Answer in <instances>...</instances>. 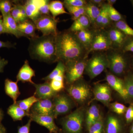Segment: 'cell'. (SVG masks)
<instances>
[{
	"instance_id": "cell-1",
	"label": "cell",
	"mask_w": 133,
	"mask_h": 133,
	"mask_svg": "<svg viewBox=\"0 0 133 133\" xmlns=\"http://www.w3.org/2000/svg\"><path fill=\"white\" fill-rule=\"evenodd\" d=\"M55 44L58 61L65 63L72 60L86 58L85 48L76 33L69 30L58 33L55 37Z\"/></svg>"
},
{
	"instance_id": "cell-2",
	"label": "cell",
	"mask_w": 133,
	"mask_h": 133,
	"mask_svg": "<svg viewBox=\"0 0 133 133\" xmlns=\"http://www.w3.org/2000/svg\"><path fill=\"white\" fill-rule=\"evenodd\" d=\"M55 37L42 35L29 38L28 51L31 58L48 64L58 62L56 54Z\"/></svg>"
},
{
	"instance_id": "cell-3",
	"label": "cell",
	"mask_w": 133,
	"mask_h": 133,
	"mask_svg": "<svg viewBox=\"0 0 133 133\" xmlns=\"http://www.w3.org/2000/svg\"><path fill=\"white\" fill-rule=\"evenodd\" d=\"M87 110L84 107L77 108L62 119L63 133H82Z\"/></svg>"
},
{
	"instance_id": "cell-4",
	"label": "cell",
	"mask_w": 133,
	"mask_h": 133,
	"mask_svg": "<svg viewBox=\"0 0 133 133\" xmlns=\"http://www.w3.org/2000/svg\"><path fill=\"white\" fill-rule=\"evenodd\" d=\"M66 91L73 100L80 105L85 104L91 97L90 86L81 79L68 85Z\"/></svg>"
},
{
	"instance_id": "cell-5",
	"label": "cell",
	"mask_w": 133,
	"mask_h": 133,
	"mask_svg": "<svg viewBox=\"0 0 133 133\" xmlns=\"http://www.w3.org/2000/svg\"><path fill=\"white\" fill-rule=\"evenodd\" d=\"M108 67L107 55L96 53L87 61L84 72L92 79L101 74Z\"/></svg>"
},
{
	"instance_id": "cell-6",
	"label": "cell",
	"mask_w": 133,
	"mask_h": 133,
	"mask_svg": "<svg viewBox=\"0 0 133 133\" xmlns=\"http://www.w3.org/2000/svg\"><path fill=\"white\" fill-rule=\"evenodd\" d=\"M85 58L72 60L65 63L64 79L67 85L81 79L85 69Z\"/></svg>"
},
{
	"instance_id": "cell-7",
	"label": "cell",
	"mask_w": 133,
	"mask_h": 133,
	"mask_svg": "<svg viewBox=\"0 0 133 133\" xmlns=\"http://www.w3.org/2000/svg\"><path fill=\"white\" fill-rule=\"evenodd\" d=\"M58 93L52 99L55 118L69 113L75 105V101L69 94L64 92Z\"/></svg>"
},
{
	"instance_id": "cell-8",
	"label": "cell",
	"mask_w": 133,
	"mask_h": 133,
	"mask_svg": "<svg viewBox=\"0 0 133 133\" xmlns=\"http://www.w3.org/2000/svg\"><path fill=\"white\" fill-rule=\"evenodd\" d=\"M108 67L112 74L116 76L123 75L127 68V58L121 52H114L107 55Z\"/></svg>"
},
{
	"instance_id": "cell-9",
	"label": "cell",
	"mask_w": 133,
	"mask_h": 133,
	"mask_svg": "<svg viewBox=\"0 0 133 133\" xmlns=\"http://www.w3.org/2000/svg\"><path fill=\"white\" fill-rule=\"evenodd\" d=\"M57 21L51 16H42L36 21L35 24L36 29L40 30L43 36L57 35L58 33L57 25Z\"/></svg>"
},
{
	"instance_id": "cell-10",
	"label": "cell",
	"mask_w": 133,
	"mask_h": 133,
	"mask_svg": "<svg viewBox=\"0 0 133 133\" xmlns=\"http://www.w3.org/2000/svg\"><path fill=\"white\" fill-rule=\"evenodd\" d=\"M105 133H125V124L118 115L110 113L104 121Z\"/></svg>"
},
{
	"instance_id": "cell-11",
	"label": "cell",
	"mask_w": 133,
	"mask_h": 133,
	"mask_svg": "<svg viewBox=\"0 0 133 133\" xmlns=\"http://www.w3.org/2000/svg\"><path fill=\"white\" fill-rule=\"evenodd\" d=\"M112 45L108 32L98 31L94 34L90 48L87 53L86 57L91 51L107 50Z\"/></svg>"
},
{
	"instance_id": "cell-12",
	"label": "cell",
	"mask_w": 133,
	"mask_h": 133,
	"mask_svg": "<svg viewBox=\"0 0 133 133\" xmlns=\"http://www.w3.org/2000/svg\"><path fill=\"white\" fill-rule=\"evenodd\" d=\"M105 80L111 88L116 91L125 101L129 102L130 101L131 99L126 90L124 79L109 72L106 75Z\"/></svg>"
},
{
	"instance_id": "cell-13",
	"label": "cell",
	"mask_w": 133,
	"mask_h": 133,
	"mask_svg": "<svg viewBox=\"0 0 133 133\" xmlns=\"http://www.w3.org/2000/svg\"><path fill=\"white\" fill-rule=\"evenodd\" d=\"M94 99L103 104L109 107L112 101L111 88L108 84L97 83L94 87Z\"/></svg>"
},
{
	"instance_id": "cell-14",
	"label": "cell",
	"mask_w": 133,
	"mask_h": 133,
	"mask_svg": "<svg viewBox=\"0 0 133 133\" xmlns=\"http://www.w3.org/2000/svg\"><path fill=\"white\" fill-rule=\"evenodd\" d=\"M29 117L32 121L45 127L51 133H62V131L55 124L53 116L48 115H39L30 114Z\"/></svg>"
},
{
	"instance_id": "cell-15",
	"label": "cell",
	"mask_w": 133,
	"mask_h": 133,
	"mask_svg": "<svg viewBox=\"0 0 133 133\" xmlns=\"http://www.w3.org/2000/svg\"><path fill=\"white\" fill-rule=\"evenodd\" d=\"M30 114L51 115L54 117V104L52 99L39 100L31 108Z\"/></svg>"
},
{
	"instance_id": "cell-16",
	"label": "cell",
	"mask_w": 133,
	"mask_h": 133,
	"mask_svg": "<svg viewBox=\"0 0 133 133\" xmlns=\"http://www.w3.org/2000/svg\"><path fill=\"white\" fill-rule=\"evenodd\" d=\"M33 85L35 88L34 95L39 100L52 99L58 92L53 90L49 82H45L42 84L34 83Z\"/></svg>"
},
{
	"instance_id": "cell-17",
	"label": "cell",
	"mask_w": 133,
	"mask_h": 133,
	"mask_svg": "<svg viewBox=\"0 0 133 133\" xmlns=\"http://www.w3.org/2000/svg\"><path fill=\"white\" fill-rule=\"evenodd\" d=\"M41 2L42 0H29L24 5L27 16L35 23L42 16L39 10Z\"/></svg>"
},
{
	"instance_id": "cell-18",
	"label": "cell",
	"mask_w": 133,
	"mask_h": 133,
	"mask_svg": "<svg viewBox=\"0 0 133 133\" xmlns=\"http://www.w3.org/2000/svg\"><path fill=\"white\" fill-rule=\"evenodd\" d=\"M35 76V71L30 65L28 60H25L24 64L18 72L16 76L17 82L21 81L22 83H29L32 85L34 84L32 79Z\"/></svg>"
},
{
	"instance_id": "cell-19",
	"label": "cell",
	"mask_w": 133,
	"mask_h": 133,
	"mask_svg": "<svg viewBox=\"0 0 133 133\" xmlns=\"http://www.w3.org/2000/svg\"><path fill=\"white\" fill-rule=\"evenodd\" d=\"M6 33L14 35L17 38L24 37L28 38V37L19 31L17 23L12 17L10 14L2 16Z\"/></svg>"
},
{
	"instance_id": "cell-20",
	"label": "cell",
	"mask_w": 133,
	"mask_h": 133,
	"mask_svg": "<svg viewBox=\"0 0 133 133\" xmlns=\"http://www.w3.org/2000/svg\"><path fill=\"white\" fill-rule=\"evenodd\" d=\"M101 115L98 105L95 103L92 104L86 112L85 124L87 130L98 119Z\"/></svg>"
},
{
	"instance_id": "cell-21",
	"label": "cell",
	"mask_w": 133,
	"mask_h": 133,
	"mask_svg": "<svg viewBox=\"0 0 133 133\" xmlns=\"http://www.w3.org/2000/svg\"><path fill=\"white\" fill-rule=\"evenodd\" d=\"M108 33L112 45L122 47L127 40V36L116 27L111 29Z\"/></svg>"
},
{
	"instance_id": "cell-22",
	"label": "cell",
	"mask_w": 133,
	"mask_h": 133,
	"mask_svg": "<svg viewBox=\"0 0 133 133\" xmlns=\"http://www.w3.org/2000/svg\"><path fill=\"white\" fill-rule=\"evenodd\" d=\"M19 31L28 37V39L37 37L35 24L31 20H27L17 24Z\"/></svg>"
},
{
	"instance_id": "cell-23",
	"label": "cell",
	"mask_w": 133,
	"mask_h": 133,
	"mask_svg": "<svg viewBox=\"0 0 133 133\" xmlns=\"http://www.w3.org/2000/svg\"><path fill=\"white\" fill-rule=\"evenodd\" d=\"M17 83V81L14 82L9 79H6L5 80V93L12 99L14 103H16L17 99L21 94Z\"/></svg>"
},
{
	"instance_id": "cell-24",
	"label": "cell",
	"mask_w": 133,
	"mask_h": 133,
	"mask_svg": "<svg viewBox=\"0 0 133 133\" xmlns=\"http://www.w3.org/2000/svg\"><path fill=\"white\" fill-rule=\"evenodd\" d=\"M91 23L88 17L85 15H83L74 21L69 30L76 33L81 30L88 29Z\"/></svg>"
},
{
	"instance_id": "cell-25",
	"label": "cell",
	"mask_w": 133,
	"mask_h": 133,
	"mask_svg": "<svg viewBox=\"0 0 133 133\" xmlns=\"http://www.w3.org/2000/svg\"><path fill=\"white\" fill-rule=\"evenodd\" d=\"M76 34L79 40L84 45L87 52L90 48L95 33L87 29L78 31Z\"/></svg>"
},
{
	"instance_id": "cell-26",
	"label": "cell",
	"mask_w": 133,
	"mask_h": 133,
	"mask_svg": "<svg viewBox=\"0 0 133 133\" xmlns=\"http://www.w3.org/2000/svg\"><path fill=\"white\" fill-rule=\"evenodd\" d=\"M7 112L14 121H21L25 116H29L30 114L25 111L16 103H14L8 108Z\"/></svg>"
},
{
	"instance_id": "cell-27",
	"label": "cell",
	"mask_w": 133,
	"mask_h": 133,
	"mask_svg": "<svg viewBox=\"0 0 133 133\" xmlns=\"http://www.w3.org/2000/svg\"><path fill=\"white\" fill-rule=\"evenodd\" d=\"M49 10L50 13L52 15L54 19L59 15L68 14L64 9L63 3L59 1H54L50 2L49 3Z\"/></svg>"
},
{
	"instance_id": "cell-28",
	"label": "cell",
	"mask_w": 133,
	"mask_h": 133,
	"mask_svg": "<svg viewBox=\"0 0 133 133\" xmlns=\"http://www.w3.org/2000/svg\"><path fill=\"white\" fill-rule=\"evenodd\" d=\"M90 2L85 6V15L90 19L91 23L95 24L96 19L99 15L101 11L98 7Z\"/></svg>"
},
{
	"instance_id": "cell-29",
	"label": "cell",
	"mask_w": 133,
	"mask_h": 133,
	"mask_svg": "<svg viewBox=\"0 0 133 133\" xmlns=\"http://www.w3.org/2000/svg\"><path fill=\"white\" fill-rule=\"evenodd\" d=\"M39 100V99L33 95L24 99L17 101L16 103L19 107L30 114L31 108L36 102Z\"/></svg>"
},
{
	"instance_id": "cell-30",
	"label": "cell",
	"mask_w": 133,
	"mask_h": 133,
	"mask_svg": "<svg viewBox=\"0 0 133 133\" xmlns=\"http://www.w3.org/2000/svg\"><path fill=\"white\" fill-rule=\"evenodd\" d=\"M64 75L62 74L56 76L49 82L51 88L56 92H60L65 88Z\"/></svg>"
},
{
	"instance_id": "cell-31",
	"label": "cell",
	"mask_w": 133,
	"mask_h": 133,
	"mask_svg": "<svg viewBox=\"0 0 133 133\" xmlns=\"http://www.w3.org/2000/svg\"><path fill=\"white\" fill-rule=\"evenodd\" d=\"M65 65L64 63L62 61H58L56 68L50 74L45 77L43 78L42 79L45 81V82H50L56 76L61 74H65Z\"/></svg>"
},
{
	"instance_id": "cell-32",
	"label": "cell",
	"mask_w": 133,
	"mask_h": 133,
	"mask_svg": "<svg viewBox=\"0 0 133 133\" xmlns=\"http://www.w3.org/2000/svg\"><path fill=\"white\" fill-rule=\"evenodd\" d=\"M104 121L101 114L98 119L88 129V133H105Z\"/></svg>"
},
{
	"instance_id": "cell-33",
	"label": "cell",
	"mask_w": 133,
	"mask_h": 133,
	"mask_svg": "<svg viewBox=\"0 0 133 133\" xmlns=\"http://www.w3.org/2000/svg\"><path fill=\"white\" fill-rule=\"evenodd\" d=\"M126 90L131 99H133V73L129 72L124 79Z\"/></svg>"
},
{
	"instance_id": "cell-34",
	"label": "cell",
	"mask_w": 133,
	"mask_h": 133,
	"mask_svg": "<svg viewBox=\"0 0 133 133\" xmlns=\"http://www.w3.org/2000/svg\"><path fill=\"white\" fill-rule=\"evenodd\" d=\"M14 4L8 0H0V12L2 16L10 14L14 7Z\"/></svg>"
},
{
	"instance_id": "cell-35",
	"label": "cell",
	"mask_w": 133,
	"mask_h": 133,
	"mask_svg": "<svg viewBox=\"0 0 133 133\" xmlns=\"http://www.w3.org/2000/svg\"><path fill=\"white\" fill-rule=\"evenodd\" d=\"M115 27L122 31L127 36H130L133 38V29L124 21H120L116 23Z\"/></svg>"
},
{
	"instance_id": "cell-36",
	"label": "cell",
	"mask_w": 133,
	"mask_h": 133,
	"mask_svg": "<svg viewBox=\"0 0 133 133\" xmlns=\"http://www.w3.org/2000/svg\"><path fill=\"white\" fill-rule=\"evenodd\" d=\"M109 107L112 112L119 115L125 113L128 108L125 105L117 102L111 103Z\"/></svg>"
},
{
	"instance_id": "cell-37",
	"label": "cell",
	"mask_w": 133,
	"mask_h": 133,
	"mask_svg": "<svg viewBox=\"0 0 133 133\" xmlns=\"http://www.w3.org/2000/svg\"><path fill=\"white\" fill-rule=\"evenodd\" d=\"M108 12L111 21L117 22L122 20V16L113 6L109 5Z\"/></svg>"
},
{
	"instance_id": "cell-38",
	"label": "cell",
	"mask_w": 133,
	"mask_h": 133,
	"mask_svg": "<svg viewBox=\"0 0 133 133\" xmlns=\"http://www.w3.org/2000/svg\"><path fill=\"white\" fill-rule=\"evenodd\" d=\"M50 1L48 0H42L39 10L41 15H42L50 16L49 10Z\"/></svg>"
},
{
	"instance_id": "cell-39",
	"label": "cell",
	"mask_w": 133,
	"mask_h": 133,
	"mask_svg": "<svg viewBox=\"0 0 133 133\" xmlns=\"http://www.w3.org/2000/svg\"><path fill=\"white\" fill-rule=\"evenodd\" d=\"M10 14L17 24L21 22L19 4H14V7L11 11Z\"/></svg>"
},
{
	"instance_id": "cell-40",
	"label": "cell",
	"mask_w": 133,
	"mask_h": 133,
	"mask_svg": "<svg viewBox=\"0 0 133 133\" xmlns=\"http://www.w3.org/2000/svg\"><path fill=\"white\" fill-rule=\"evenodd\" d=\"M109 5L108 4H104L101 8V11L99 15L96 19L95 24L97 26L100 27L102 19L104 18L106 13L107 12Z\"/></svg>"
},
{
	"instance_id": "cell-41",
	"label": "cell",
	"mask_w": 133,
	"mask_h": 133,
	"mask_svg": "<svg viewBox=\"0 0 133 133\" xmlns=\"http://www.w3.org/2000/svg\"><path fill=\"white\" fill-rule=\"evenodd\" d=\"M63 3L64 5L74 7H84L87 3L84 0H65Z\"/></svg>"
},
{
	"instance_id": "cell-42",
	"label": "cell",
	"mask_w": 133,
	"mask_h": 133,
	"mask_svg": "<svg viewBox=\"0 0 133 133\" xmlns=\"http://www.w3.org/2000/svg\"><path fill=\"white\" fill-rule=\"evenodd\" d=\"M64 5L65 7L66 8V10H68L69 14L71 15L72 19L73 21H75L82 16L79 13L76 7L68 5Z\"/></svg>"
},
{
	"instance_id": "cell-43",
	"label": "cell",
	"mask_w": 133,
	"mask_h": 133,
	"mask_svg": "<svg viewBox=\"0 0 133 133\" xmlns=\"http://www.w3.org/2000/svg\"><path fill=\"white\" fill-rule=\"evenodd\" d=\"M126 124H129L133 122V104H131L127 108L125 113Z\"/></svg>"
},
{
	"instance_id": "cell-44",
	"label": "cell",
	"mask_w": 133,
	"mask_h": 133,
	"mask_svg": "<svg viewBox=\"0 0 133 133\" xmlns=\"http://www.w3.org/2000/svg\"><path fill=\"white\" fill-rule=\"evenodd\" d=\"M123 50L125 52L131 51L133 52V38L127 40L122 46Z\"/></svg>"
},
{
	"instance_id": "cell-45",
	"label": "cell",
	"mask_w": 133,
	"mask_h": 133,
	"mask_svg": "<svg viewBox=\"0 0 133 133\" xmlns=\"http://www.w3.org/2000/svg\"><path fill=\"white\" fill-rule=\"evenodd\" d=\"M32 120L30 119L27 124L24 125L19 127L17 133H30V126Z\"/></svg>"
},
{
	"instance_id": "cell-46",
	"label": "cell",
	"mask_w": 133,
	"mask_h": 133,
	"mask_svg": "<svg viewBox=\"0 0 133 133\" xmlns=\"http://www.w3.org/2000/svg\"><path fill=\"white\" fill-rule=\"evenodd\" d=\"M108 11L106 13L103 19H102L100 26L101 28H104L107 27L109 25V23L111 21V20L109 18V15H108Z\"/></svg>"
},
{
	"instance_id": "cell-47",
	"label": "cell",
	"mask_w": 133,
	"mask_h": 133,
	"mask_svg": "<svg viewBox=\"0 0 133 133\" xmlns=\"http://www.w3.org/2000/svg\"><path fill=\"white\" fill-rule=\"evenodd\" d=\"M15 46L14 44L12 43L9 41L4 42L0 41V49L3 48H15Z\"/></svg>"
},
{
	"instance_id": "cell-48",
	"label": "cell",
	"mask_w": 133,
	"mask_h": 133,
	"mask_svg": "<svg viewBox=\"0 0 133 133\" xmlns=\"http://www.w3.org/2000/svg\"><path fill=\"white\" fill-rule=\"evenodd\" d=\"M8 61L7 60L0 58V73L3 72L4 68L8 64Z\"/></svg>"
},
{
	"instance_id": "cell-49",
	"label": "cell",
	"mask_w": 133,
	"mask_h": 133,
	"mask_svg": "<svg viewBox=\"0 0 133 133\" xmlns=\"http://www.w3.org/2000/svg\"><path fill=\"white\" fill-rule=\"evenodd\" d=\"M2 17L0 16V35L3 33H6Z\"/></svg>"
},
{
	"instance_id": "cell-50",
	"label": "cell",
	"mask_w": 133,
	"mask_h": 133,
	"mask_svg": "<svg viewBox=\"0 0 133 133\" xmlns=\"http://www.w3.org/2000/svg\"><path fill=\"white\" fill-rule=\"evenodd\" d=\"M104 2V1H102V0H91V1H90L89 2L98 6H100L101 5H103L102 4H103Z\"/></svg>"
},
{
	"instance_id": "cell-51",
	"label": "cell",
	"mask_w": 133,
	"mask_h": 133,
	"mask_svg": "<svg viewBox=\"0 0 133 133\" xmlns=\"http://www.w3.org/2000/svg\"><path fill=\"white\" fill-rule=\"evenodd\" d=\"M6 129L1 124H0V133H6Z\"/></svg>"
},
{
	"instance_id": "cell-52",
	"label": "cell",
	"mask_w": 133,
	"mask_h": 133,
	"mask_svg": "<svg viewBox=\"0 0 133 133\" xmlns=\"http://www.w3.org/2000/svg\"><path fill=\"white\" fill-rule=\"evenodd\" d=\"M108 5L110 6H113V5L116 2V0H108Z\"/></svg>"
},
{
	"instance_id": "cell-53",
	"label": "cell",
	"mask_w": 133,
	"mask_h": 133,
	"mask_svg": "<svg viewBox=\"0 0 133 133\" xmlns=\"http://www.w3.org/2000/svg\"><path fill=\"white\" fill-rule=\"evenodd\" d=\"M3 114L2 111L0 109V124H1V122L3 118Z\"/></svg>"
},
{
	"instance_id": "cell-54",
	"label": "cell",
	"mask_w": 133,
	"mask_h": 133,
	"mask_svg": "<svg viewBox=\"0 0 133 133\" xmlns=\"http://www.w3.org/2000/svg\"><path fill=\"white\" fill-rule=\"evenodd\" d=\"M129 133H133V122L132 123L130 129H129Z\"/></svg>"
},
{
	"instance_id": "cell-55",
	"label": "cell",
	"mask_w": 133,
	"mask_h": 133,
	"mask_svg": "<svg viewBox=\"0 0 133 133\" xmlns=\"http://www.w3.org/2000/svg\"><path fill=\"white\" fill-rule=\"evenodd\" d=\"M131 2L132 3V4L133 6V1H131Z\"/></svg>"
},
{
	"instance_id": "cell-56",
	"label": "cell",
	"mask_w": 133,
	"mask_h": 133,
	"mask_svg": "<svg viewBox=\"0 0 133 133\" xmlns=\"http://www.w3.org/2000/svg\"><path fill=\"white\" fill-rule=\"evenodd\" d=\"M132 66L133 67V59L132 60Z\"/></svg>"
},
{
	"instance_id": "cell-57",
	"label": "cell",
	"mask_w": 133,
	"mask_h": 133,
	"mask_svg": "<svg viewBox=\"0 0 133 133\" xmlns=\"http://www.w3.org/2000/svg\"><path fill=\"white\" fill-rule=\"evenodd\" d=\"M49 133H51L50 132H49Z\"/></svg>"
}]
</instances>
